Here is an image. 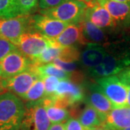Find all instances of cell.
I'll return each mask as SVG.
<instances>
[{"label":"cell","mask_w":130,"mask_h":130,"mask_svg":"<svg viewBox=\"0 0 130 130\" xmlns=\"http://www.w3.org/2000/svg\"><path fill=\"white\" fill-rule=\"evenodd\" d=\"M26 113L23 100L10 92L0 95V130H19Z\"/></svg>","instance_id":"1"},{"label":"cell","mask_w":130,"mask_h":130,"mask_svg":"<svg viewBox=\"0 0 130 130\" xmlns=\"http://www.w3.org/2000/svg\"><path fill=\"white\" fill-rule=\"evenodd\" d=\"M88 7L82 0H70L54 8L40 10L39 13L67 23L80 24Z\"/></svg>","instance_id":"2"},{"label":"cell","mask_w":130,"mask_h":130,"mask_svg":"<svg viewBox=\"0 0 130 130\" xmlns=\"http://www.w3.org/2000/svg\"><path fill=\"white\" fill-rule=\"evenodd\" d=\"M83 88L70 79L60 80L54 95L50 97L51 103L66 108H74L84 100Z\"/></svg>","instance_id":"3"},{"label":"cell","mask_w":130,"mask_h":130,"mask_svg":"<svg viewBox=\"0 0 130 130\" xmlns=\"http://www.w3.org/2000/svg\"><path fill=\"white\" fill-rule=\"evenodd\" d=\"M96 82L98 88L112 103L114 108L126 107L127 85L118 76L98 78Z\"/></svg>","instance_id":"4"},{"label":"cell","mask_w":130,"mask_h":130,"mask_svg":"<svg viewBox=\"0 0 130 130\" xmlns=\"http://www.w3.org/2000/svg\"><path fill=\"white\" fill-rule=\"evenodd\" d=\"M39 78L34 67L32 70L24 72L12 77L1 78L0 87L2 93L10 92L23 99L31 88L32 85Z\"/></svg>","instance_id":"5"},{"label":"cell","mask_w":130,"mask_h":130,"mask_svg":"<svg viewBox=\"0 0 130 130\" xmlns=\"http://www.w3.org/2000/svg\"><path fill=\"white\" fill-rule=\"evenodd\" d=\"M53 44L51 39L39 32L30 31L23 34L15 46L23 54L33 61L46 48Z\"/></svg>","instance_id":"6"},{"label":"cell","mask_w":130,"mask_h":130,"mask_svg":"<svg viewBox=\"0 0 130 130\" xmlns=\"http://www.w3.org/2000/svg\"><path fill=\"white\" fill-rule=\"evenodd\" d=\"M31 15H22L12 18H0V38L16 45L20 36L32 31Z\"/></svg>","instance_id":"7"},{"label":"cell","mask_w":130,"mask_h":130,"mask_svg":"<svg viewBox=\"0 0 130 130\" xmlns=\"http://www.w3.org/2000/svg\"><path fill=\"white\" fill-rule=\"evenodd\" d=\"M0 67L2 69V78L5 79L32 70L35 67V65L30 58L17 48L0 61Z\"/></svg>","instance_id":"8"},{"label":"cell","mask_w":130,"mask_h":130,"mask_svg":"<svg viewBox=\"0 0 130 130\" xmlns=\"http://www.w3.org/2000/svg\"><path fill=\"white\" fill-rule=\"evenodd\" d=\"M26 113L19 130H48L51 123L42 100L25 102Z\"/></svg>","instance_id":"9"},{"label":"cell","mask_w":130,"mask_h":130,"mask_svg":"<svg viewBox=\"0 0 130 130\" xmlns=\"http://www.w3.org/2000/svg\"><path fill=\"white\" fill-rule=\"evenodd\" d=\"M30 24L32 31L39 32L51 40L58 37L70 25L40 13L31 15Z\"/></svg>","instance_id":"10"},{"label":"cell","mask_w":130,"mask_h":130,"mask_svg":"<svg viewBox=\"0 0 130 130\" xmlns=\"http://www.w3.org/2000/svg\"><path fill=\"white\" fill-rule=\"evenodd\" d=\"M129 65H130L129 59H123L107 53L100 64L89 69L88 71L90 75L101 78L119 74Z\"/></svg>","instance_id":"11"},{"label":"cell","mask_w":130,"mask_h":130,"mask_svg":"<svg viewBox=\"0 0 130 130\" xmlns=\"http://www.w3.org/2000/svg\"><path fill=\"white\" fill-rule=\"evenodd\" d=\"M54 44L61 47H76L77 45H85L80 24H70L56 38L52 39Z\"/></svg>","instance_id":"12"},{"label":"cell","mask_w":130,"mask_h":130,"mask_svg":"<svg viewBox=\"0 0 130 130\" xmlns=\"http://www.w3.org/2000/svg\"><path fill=\"white\" fill-rule=\"evenodd\" d=\"M86 103L95 108L105 121L108 114L114 108L112 103L102 93L98 85H93L90 88L88 95L86 98Z\"/></svg>","instance_id":"13"},{"label":"cell","mask_w":130,"mask_h":130,"mask_svg":"<svg viewBox=\"0 0 130 130\" xmlns=\"http://www.w3.org/2000/svg\"><path fill=\"white\" fill-rule=\"evenodd\" d=\"M85 18L101 29L110 28L116 25L109 12L98 2L89 5Z\"/></svg>","instance_id":"14"},{"label":"cell","mask_w":130,"mask_h":130,"mask_svg":"<svg viewBox=\"0 0 130 130\" xmlns=\"http://www.w3.org/2000/svg\"><path fill=\"white\" fill-rule=\"evenodd\" d=\"M107 52L103 46L97 43H88L80 54L82 64L89 69L100 64L106 55Z\"/></svg>","instance_id":"15"},{"label":"cell","mask_w":130,"mask_h":130,"mask_svg":"<svg viewBox=\"0 0 130 130\" xmlns=\"http://www.w3.org/2000/svg\"><path fill=\"white\" fill-rule=\"evenodd\" d=\"M96 2L109 12L116 25L127 23L130 15V3L117 2L111 0H97Z\"/></svg>","instance_id":"16"},{"label":"cell","mask_w":130,"mask_h":130,"mask_svg":"<svg viewBox=\"0 0 130 130\" xmlns=\"http://www.w3.org/2000/svg\"><path fill=\"white\" fill-rule=\"evenodd\" d=\"M105 125L113 130L130 128V108H113L106 117Z\"/></svg>","instance_id":"17"},{"label":"cell","mask_w":130,"mask_h":130,"mask_svg":"<svg viewBox=\"0 0 130 130\" xmlns=\"http://www.w3.org/2000/svg\"><path fill=\"white\" fill-rule=\"evenodd\" d=\"M43 105L45 108L47 116L50 121L51 124H64L70 119H71V111L69 108L57 106L51 103V98H43L42 99Z\"/></svg>","instance_id":"18"},{"label":"cell","mask_w":130,"mask_h":130,"mask_svg":"<svg viewBox=\"0 0 130 130\" xmlns=\"http://www.w3.org/2000/svg\"><path fill=\"white\" fill-rule=\"evenodd\" d=\"M77 120L84 130H92L105 124L104 119L99 113L88 104L79 113Z\"/></svg>","instance_id":"19"},{"label":"cell","mask_w":130,"mask_h":130,"mask_svg":"<svg viewBox=\"0 0 130 130\" xmlns=\"http://www.w3.org/2000/svg\"><path fill=\"white\" fill-rule=\"evenodd\" d=\"M83 35L88 43H97L101 44L106 39V35L103 29L98 28L88 19L85 18L84 20L80 23Z\"/></svg>","instance_id":"20"},{"label":"cell","mask_w":130,"mask_h":130,"mask_svg":"<svg viewBox=\"0 0 130 130\" xmlns=\"http://www.w3.org/2000/svg\"><path fill=\"white\" fill-rule=\"evenodd\" d=\"M35 71L41 79L46 77H55L60 80H63L70 79L72 76V73L61 70L53 63L35 67Z\"/></svg>","instance_id":"21"},{"label":"cell","mask_w":130,"mask_h":130,"mask_svg":"<svg viewBox=\"0 0 130 130\" xmlns=\"http://www.w3.org/2000/svg\"><path fill=\"white\" fill-rule=\"evenodd\" d=\"M62 48L63 47L59 46L54 43L48 47L36 59H35L32 61L35 67L46 64L53 62V61L55 60L56 59L60 56Z\"/></svg>","instance_id":"22"},{"label":"cell","mask_w":130,"mask_h":130,"mask_svg":"<svg viewBox=\"0 0 130 130\" xmlns=\"http://www.w3.org/2000/svg\"><path fill=\"white\" fill-rule=\"evenodd\" d=\"M22 16L18 0H0V18Z\"/></svg>","instance_id":"23"},{"label":"cell","mask_w":130,"mask_h":130,"mask_svg":"<svg viewBox=\"0 0 130 130\" xmlns=\"http://www.w3.org/2000/svg\"><path fill=\"white\" fill-rule=\"evenodd\" d=\"M45 95L44 83L41 78H39L32 85L31 88L23 98L25 102H36L42 100Z\"/></svg>","instance_id":"24"},{"label":"cell","mask_w":130,"mask_h":130,"mask_svg":"<svg viewBox=\"0 0 130 130\" xmlns=\"http://www.w3.org/2000/svg\"><path fill=\"white\" fill-rule=\"evenodd\" d=\"M43 81L44 83L45 88V98L52 97L56 91V88L58 87V85L59 83V80L55 77H46L43 78Z\"/></svg>","instance_id":"25"},{"label":"cell","mask_w":130,"mask_h":130,"mask_svg":"<svg viewBox=\"0 0 130 130\" xmlns=\"http://www.w3.org/2000/svg\"><path fill=\"white\" fill-rule=\"evenodd\" d=\"M22 15H30L38 7V0H18Z\"/></svg>","instance_id":"26"},{"label":"cell","mask_w":130,"mask_h":130,"mask_svg":"<svg viewBox=\"0 0 130 130\" xmlns=\"http://www.w3.org/2000/svg\"><path fill=\"white\" fill-rule=\"evenodd\" d=\"M17 48L15 45L7 40L0 38V61L11 51Z\"/></svg>","instance_id":"27"},{"label":"cell","mask_w":130,"mask_h":130,"mask_svg":"<svg viewBox=\"0 0 130 130\" xmlns=\"http://www.w3.org/2000/svg\"><path fill=\"white\" fill-rule=\"evenodd\" d=\"M53 63L56 67H58L61 70L67 72L68 73H72L76 70L77 65L75 62H70V61H64L61 60L60 59L57 58L55 60L53 61Z\"/></svg>","instance_id":"28"},{"label":"cell","mask_w":130,"mask_h":130,"mask_svg":"<svg viewBox=\"0 0 130 130\" xmlns=\"http://www.w3.org/2000/svg\"><path fill=\"white\" fill-rule=\"evenodd\" d=\"M70 0H38V7L40 10L51 9L58 7L59 5L63 4L65 2Z\"/></svg>","instance_id":"29"},{"label":"cell","mask_w":130,"mask_h":130,"mask_svg":"<svg viewBox=\"0 0 130 130\" xmlns=\"http://www.w3.org/2000/svg\"><path fill=\"white\" fill-rule=\"evenodd\" d=\"M65 130H84L79 121L74 118H71L64 123Z\"/></svg>","instance_id":"30"},{"label":"cell","mask_w":130,"mask_h":130,"mask_svg":"<svg viewBox=\"0 0 130 130\" xmlns=\"http://www.w3.org/2000/svg\"><path fill=\"white\" fill-rule=\"evenodd\" d=\"M118 77L121 79V80L125 83L126 85L130 84V69H126L119 73Z\"/></svg>","instance_id":"31"},{"label":"cell","mask_w":130,"mask_h":130,"mask_svg":"<svg viewBox=\"0 0 130 130\" xmlns=\"http://www.w3.org/2000/svg\"><path fill=\"white\" fill-rule=\"evenodd\" d=\"M48 130H65L64 124H51Z\"/></svg>","instance_id":"32"},{"label":"cell","mask_w":130,"mask_h":130,"mask_svg":"<svg viewBox=\"0 0 130 130\" xmlns=\"http://www.w3.org/2000/svg\"><path fill=\"white\" fill-rule=\"evenodd\" d=\"M128 88V93H127V100H126V107L130 108V84L126 85Z\"/></svg>","instance_id":"33"},{"label":"cell","mask_w":130,"mask_h":130,"mask_svg":"<svg viewBox=\"0 0 130 130\" xmlns=\"http://www.w3.org/2000/svg\"><path fill=\"white\" fill-rule=\"evenodd\" d=\"M92 130H113L111 129V128H109L108 126H107L106 125H105V124H103V125L101 126H98L97 128H95V129H93Z\"/></svg>","instance_id":"34"},{"label":"cell","mask_w":130,"mask_h":130,"mask_svg":"<svg viewBox=\"0 0 130 130\" xmlns=\"http://www.w3.org/2000/svg\"><path fill=\"white\" fill-rule=\"evenodd\" d=\"M83 2H84L85 3H86L87 5H90L93 4V3H95V2H96V1L97 0H82Z\"/></svg>","instance_id":"35"},{"label":"cell","mask_w":130,"mask_h":130,"mask_svg":"<svg viewBox=\"0 0 130 130\" xmlns=\"http://www.w3.org/2000/svg\"><path fill=\"white\" fill-rule=\"evenodd\" d=\"M117 2H122V3H130V0H111Z\"/></svg>","instance_id":"36"},{"label":"cell","mask_w":130,"mask_h":130,"mask_svg":"<svg viewBox=\"0 0 130 130\" xmlns=\"http://www.w3.org/2000/svg\"><path fill=\"white\" fill-rule=\"evenodd\" d=\"M2 78V69H1V67H0V79Z\"/></svg>","instance_id":"37"},{"label":"cell","mask_w":130,"mask_h":130,"mask_svg":"<svg viewBox=\"0 0 130 130\" xmlns=\"http://www.w3.org/2000/svg\"><path fill=\"white\" fill-rule=\"evenodd\" d=\"M127 23L130 24V15H129V19H128V20H127Z\"/></svg>","instance_id":"38"},{"label":"cell","mask_w":130,"mask_h":130,"mask_svg":"<svg viewBox=\"0 0 130 130\" xmlns=\"http://www.w3.org/2000/svg\"><path fill=\"white\" fill-rule=\"evenodd\" d=\"M121 130H130V128H126V129H124Z\"/></svg>","instance_id":"39"},{"label":"cell","mask_w":130,"mask_h":130,"mask_svg":"<svg viewBox=\"0 0 130 130\" xmlns=\"http://www.w3.org/2000/svg\"><path fill=\"white\" fill-rule=\"evenodd\" d=\"M2 93V89H1V87H0V93ZM1 95V94H0Z\"/></svg>","instance_id":"40"},{"label":"cell","mask_w":130,"mask_h":130,"mask_svg":"<svg viewBox=\"0 0 130 130\" xmlns=\"http://www.w3.org/2000/svg\"><path fill=\"white\" fill-rule=\"evenodd\" d=\"M129 69H130V68H129Z\"/></svg>","instance_id":"41"}]
</instances>
